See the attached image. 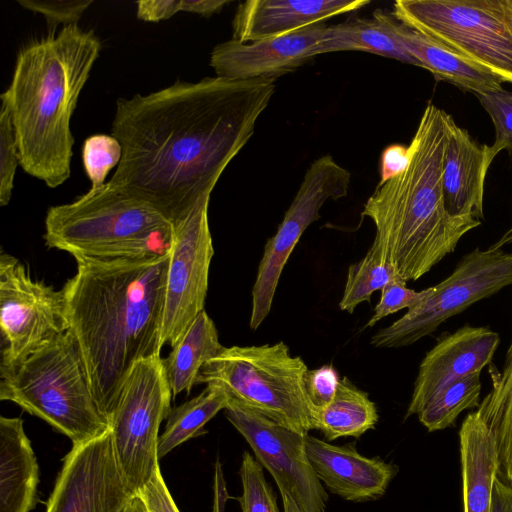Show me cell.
Listing matches in <instances>:
<instances>
[{"label": "cell", "mask_w": 512, "mask_h": 512, "mask_svg": "<svg viewBox=\"0 0 512 512\" xmlns=\"http://www.w3.org/2000/svg\"><path fill=\"white\" fill-rule=\"evenodd\" d=\"M275 88L274 79L215 76L119 98L111 135L122 158L108 182L174 224L211 195Z\"/></svg>", "instance_id": "obj_1"}, {"label": "cell", "mask_w": 512, "mask_h": 512, "mask_svg": "<svg viewBox=\"0 0 512 512\" xmlns=\"http://www.w3.org/2000/svg\"><path fill=\"white\" fill-rule=\"evenodd\" d=\"M76 262L75 275L62 288L69 326L110 426L134 365L161 356L169 253Z\"/></svg>", "instance_id": "obj_2"}, {"label": "cell", "mask_w": 512, "mask_h": 512, "mask_svg": "<svg viewBox=\"0 0 512 512\" xmlns=\"http://www.w3.org/2000/svg\"><path fill=\"white\" fill-rule=\"evenodd\" d=\"M101 47L94 31L78 24L33 39L18 51L10 85L0 95L11 114L20 166L50 188L70 176V121Z\"/></svg>", "instance_id": "obj_3"}, {"label": "cell", "mask_w": 512, "mask_h": 512, "mask_svg": "<svg viewBox=\"0 0 512 512\" xmlns=\"http://www.w3.org/2000/svg\"><path fill=\"white\" fill-rule=\"evenodd\" d=\"M450 116L433 103L426 105L408 146L407 167L378 184L361 212L376 228L369 249L405 282L424 276L481 225L473 218L452 217L444 206L442 162Z\"/></svg>", "instance_id": "obj_4"}, {"label": "cell", "mask_w": 512, "mask_h": 512, "mask_svg": "<svg viewBox=\"0 0 512 512\" xmlns=\"http://www.w3.org/2000/svg\"><path fill=\"white\" fill-rule=\"evenodd\" d=\"M174 224L157 209L106 182L45 217V244L79 260L164 256Z\"/></svg>", "instance_id": "obj_5"}, {"label": "cell", "mask_w": 512, "mask_h": 512, "mask_svg": "<svg viewBox=\"0 0 512 512\" xmlns=\"http://www.w3.org/2000/svg\"><path fill=\"white\" fill-rule=\"evenodd\" d=\"M0 399L47 422L73 443L108 432L78 342L69 329L22 361L0 366Z\"/></svg>", "instance_id": "obj_6"}, {"label": "cell", "mask_w": 512, "mask_h": 512, "mask_svg": "<svg viewBox=\"0 0 512 512\" xmlns=\"http://www.w3.org/2000/svg\"><path fill=\"white\" fill-rule=\"evenodd\" d=\"M308 368L282 341L224 347L201 368L198 384L222 386L229 397L294 431L314 429L304 377Z\"/></svg>", "instance_id": "obj_7"}, {"label": "cell", "mask_w": 512, "mask_h": 512, "mask_svg": "<svg viewBox=\"0 0 512 512\" xmlns=\"http://www.w3.org/2000/svg\"><path fill=\"white\" fill-rule=\"evenodd\" d=\"M392 15L512 84V0H397Z\"/></svg>", "instance_id": "obj_8"}, {"label": "cell", "mask_w": 512, "mask_h": 512, "mask_svg": "<svg viewBox=\"0 0 512 512\" xmlns=\"http://www.w3.org/2000/svg\"><path fill=\"white\" fill-rule=\"evenodd\" d=\"M172 399L161 356L134 365L109 426L118 466L134 495L160 468L159 429Z\"/></svg>", "instance_id": "obj_9"}, {"label": "cell", "mask_w": 512, "mask_h": 512, "mask_svg": "<svg viewBox=\"0 0 512 512\" xmlns=\"http://www.w3.org/2000/svg\"><path fill=\"white\" fill-rule=\"evenodd\" d=\"M511 285L512 254L502 249L475 248L460 259L447 278L431 286L417 306L378 330L371 344L377 348L409 346L472 304Z\"/></svg>", "instance_id": "obj_10"}, {"label": "cell", "mask_w": 512, "mask_h": 512, "mask_svg": "<svg viewBox=\"0 0 512 512\" xmlns=\"http://www.w3.org/2000/svg\"><path fill=\"white\" fill-rule=\"evenodd\" d=\"M1 363L11 366L70 329L63 290L32 278L16 257L0 255Z\"/></svg>", "instance_id": "obj_11"}, {"label": "cell", "mask_w": 512, "mask_h": 512, "mask_svg": "<svg viewBox=\"0 0 512 512\" xmlns=\"http://www.w3.org/2000/svg\"><path fill=\"white\" fill-rule=\"evenodd\" d=\"M350 172L327 154L306 170L300 187L273 237L267 240L252 288L250 328L269 315L281 273L304 231L320 217L329 200L348 195Z\"/></svg>", "instance_id": "obj_12"}, {"label": "cell", "mask_w": 512, "mask_h": 512, "mask_svg": "<svg viewBox=\"0 0 512 512\" xmlns=\"http://www.w3.org/2000/svg\"><path fill=\"white\" fill-rule=\"evenodd\" d=\"M210 196L174 223L166 274L161 343L171 348L204 311L209 270L214 255L208 222Z\"/></svg>", "instance_id": "obj_13"}, {"label": "cell", "mask_w": 512, "mask_h": 512, "mask_svg": "<svg viewBox=\"0 0 512 512\" xmlns=\"http://www.w3.org/2000/svg\"><path fill=\"white\" fill-rule=\"evenodd\" d=\"M225 415L267 469L280 493H286L303 512H326L328 494L308 459L305 433L289 429L260 412L229 399Z\"/></svg>", "instance_id": "obj_14"}, {"label": "cell", "mask_w": 512, "mask_h": 512, "mask_svg": "<svg viewBox=\"0 0 512 512\" xmlns=\"http://www.w3.org/2000/svg\"><path fill=\"white\" fill-rule=\"evenodd\" d=\"M133 495L118 466L109 430L73 445L63 460L46 512H122Z\"/></svg>", "instance_id": "obj_15"}, {"label": "cell", "mask_w": 512, "mask_h": 512, "mask_svg": "<svg viewBox=\"0 0 512 512\" xmlns=\"http://www.w3.org/2000/svg\"><path fill=\"white\" fill-rule=\"evenodd\" d=\"M327 25L320 22L293 33L252 42L235 39L216 45L210 66L217 77L251 80L276 79L295 71L312 57Z\"/></svg>", "instance_id": "obj_16"}, {"label": "cell", "mask_w": 512, "mask_h": 512, "mask_svg": "<svg viewBox=\"0 0 512 512\" xmlns=\"http://www.w3.org/2000/svg\"><path fill=\"white\" fill-rule=\"evenodd\" d=\"M500 344L499 334L488 327L465 325L438 340L422 359L406 418L417 415L450 384L491 364Z\"/></svg>", "instance_id": "obj_17"}, {"label": "cell", "mask_w": 512, "mask_h": 512, "mask_svg": "<svg viewBox=\"0 0 512 512\" xmlns=\"http://www.w3.org/2000/svg\"><path fill=\"white\" fill-rule=\"evenodd\" d=\"M497 155L449 118L442 162V194L452 217L483 220L484 183Z\"/></svg>", "instance_id": "obj_18"}, {"label": "cell", "mask_w": 512, "mask_h": 512, "mask_svg": "<svg viewBox=\"0 0 512 512\" xmlns=\"http://www.w3.org/2000/svg\"><path fill=\"white\" fill-rule=\"evenodd\" d=\"M305 446L319 480L332 493L348 501L381 497L396 474L395 466L361 455L354 444L336 446L307 434Z\"/></svg>", "instance_id": "obj_19"}, {"label": "cell", "mask_w": 512, "mask_h": 512, "mask_svg": "<svg viewBox=\"0 0 512 512\" xmlns=\"http://www.w3.org/2000/svg\"><path fill=\"white\" fill-rule=\"evenodd\" d=\"M368 4L369 0H247L236 9L233 39L252 42L287 35Z\"/></svg>", "instance_id": "obj_20"}, {"label": "cell", "mask_w": 512, "mask_h": 512, "mask_svg": "<svg viewBox=\"0 0 512 512\" xmlns=\"http://www.w3.org/2000/svg\"><path fill=\"white\" fill-rule=\"evenodd\" d=\"M39 466L19 417H0V512L35 507Z\"/></svg>", "instance_id": "obj_21"}, {"label": "cell", "mask_w": 512, "mask_h": 512, "mask_svg": "<svg viewBox=\"0 0 512 512\" xmlns=\"http://www.w3.org/2000/svg\"><path fill=\"white\" fill-rule=\"evenodd\" d=\"M390 26L406 50L435 79L448 82L476 96L503 89V81L491 71L455 53L390 15Z\"/></svg>", "instance_id": "obj_22"}, {"label": "cell", "mask_w": 512, "mask_h": 512, "mask_svg": "<svg viewBox=\"0 0 512 512\" xmlns=\"http://www.w3.org/2000/svg\"><path fill=\"white\" fill-rule=\"evenodd\" d=\"M463 512H491L493 488L499 477L496 443L476 411L459 430Z\"/></svg>", "instance_id": "obj_23"}, {"label": "cell", "mask_w": 512, "mask_h": 512, "mask_svg": "<svg viewBox=\"0 0 512 512\" xmlns=\"http://www.w3.org/2000/svg\"><path fill=\"white\" fill-rule=\"evenodd\" d=\"M390 13L375 10L372 18H354L327 26L316 55L336 51H364L421 67L395 36Z\"/></svg>", "instance_id": "obj_24"}, {"label": "cell", "mask_w": 512, "mask_h": 512, "mask_svg": "<svg viewBox=\"0 0 512 512\" xmlns=\"http://www.w3.org/2000/svg\"><path fill=\"white\" fill-rule=\"evenodd\" d=\"M223 348L218 331L206 311H202L187 327L168 357L162 358L172 397L190 393L203 365Z\"/></svg>", "instance_id": "obj_25"}, {"label": "cell", "mask_w": 512, "mask_h": 512, "mask_svg": "<svg viewBox=\"0 0 512 512\" xmlns=\"http://www.w3.org/2000/svg\"><path fill=\"white\" fill-rule=\"evenodd\" d=\"M492 388L476 410L494 437L499 478L512 485V340L502 371L489 365Z\"/></svg>", "instance_id": "obj_26"}, {"label": "cell", "mask_w": 512, "mask_h": 512, "mask_svg": "<svg viewBox=\"0 0 512 512\" xmlns=\"http://www.w3.org/2000/svg\"><path fill=\"white\" fill-rule=\"evenodd\" d=\"M378 421L376 405L366 392L342 377L332 401L313 420L327 441L340 437H360L375 427Z\"/></svg>", "instance_id": "obj_27"}, {"label": "cell", "mask_w": 512, "mask_h": 512, "mask_svg": "<svg viewBox=\"0 0 512 512\" xmlns=\"http://www.w3.org/2000/svg\"><path fill=\"white\" fill-rule=\"evenodd\" d=\"M225 389L214 383L197 396L172 408L159 436L158 457L163 458L180 444L205 433L204 426L229 402Z\"/></svg>", "instance_id": "obj_28"}, {"label": "cell", "mask_w": 512, "mask_h": 512, "mask_svg": "<svg viewBox=\"0 0 512 512\" xmlns=\"http://www.w3.org/2000/svg\"><path fill=\"white\" fill-rule=\"evenodd\" d=\"M481 386V373L468 375L439 392L416 416L429 432L450 427L461 412L478 408Z\"/></svg>", "instance_id": "obj_29"}, {"label": "cell", "mask_w": 512, "mask_h": 512, "mask_svg": "<svg viewBox=\"0 0 512 512\" xmlns=\"http://www.w3.org/2000/svg\"><path fill=\"white\" fill-rule=\"evenodd\" d=\"M396 277L399 276L394 268L369 249L361 260L349 266L340 310L352 314L360 303L370 302L375 291Z\"/></svg>", "instance_id": "obj_30"}, {"label": "cell", "mask_w": 512, "mask_h": 512, "mask_svg": "<svg viewBox=\"0 0 512 512\" xmlns=\"http://www.w3.org/2000/svg\"><path fill=\"white\" fill-rule=\"evenodd\" d=\"M239 475L241 512H280L274 491L265 479L263 466L248 451L243 453Z\"/></svg>", "instance_id": "obj_31"}, {"label": "cell", "mask_w": 512, "mask_h": 512, "mask_svg": "<svg viewBox=\"0 0 512 512\" xmlns=\"http://www.w3.org/2000/svg\"><path fill=\"white\" fill-rule=\"evenodd\" d=\"M121 158L122 146L113 135L94 134L86 138L82 148V161L91 181V188L103 186L108 173L118 166Z\"/></svg>", "instance_id": "obj_32"}, {"label": "cell", "mask_w": 512, "mask_h": 512, "mask_svg": "<svg viewBox=\"0 0 512 512\" xmlns=\"http://www.w3.org/2000/svg\"><path fill=\"white\" fill-rule=\"evenodd\" d=\"M20 164L19 150L7 105L1 101L0 108V205L9 204L16 169Z\"/></svg>", "instance_id": "obj_33"}, {"label": "cell", "mask_w": 512, "mask_h": 512, "mask_svg": "<svg viewBox=\"0 0 512 512\" xmlns=\"http://www.w3.org/2000/svg\"><path fill=\"white\" fill-rule=\"evenodd\" d=\"M477 97L494 125L495 140L491 145L493 152L498 155L506 150L512 158V92L503 88Z\"/></svg>", "instance_id": "obj_34"}, {"label": "cell", "mask_w": 512, "mask_h": 512, "mask_svg": "<svg viewBox=\"0 0 512 512\" xmlns=\"http://www.w3.org/2000/svg\"><path fill=\"white\" fill-rule=\"evenodd\" d=\"M430 292V287L415 291L406 286L400 277L389 281L381 289V297L369 319L367 327H373L378 321L402 309L408 310L417 306Z\"/></svg>", "instance_id": "obj_35"}, {"label": "cell", "mask_w": 512, "mask_h": 512, "mask_svg": "<svg viewBox=\"0 0 512 512\" xmlns=\"http://www.w3.org/2000/svg\"><path fill=\"white\" fill-rule=\"evenodd\" d=\"M17 3L26 10L43 15L50 31H53L60 24L63 27L78 24L83 13L93 4V1L17 0Z\"/></svg>", "instance_id": "obj_36"}, {"label": "cell", "mask_w": 512, "mask_h": 512, "mask_svg": "<svg viewBox=\"0 0 512 512\" xmlns=\"http://www.w3.org/2000/svg\"><path fill=\"white\" fill-rule=\"evenodd\" d=\"M339 381V374L331 364L307 370L304 387L313 420L332 401Z\"/></svg>", "instance_id": "obj_37"}, {"label": "cell", "mask_w": 512, "mask_h": 512, "mask_svg": "<svg viewBox=\"0 0 512 512\" xmlns=\"http://www.w3.org/2000/svg\"><path fill=\"white\" fill-rule=\"evenodd\" d=\"M139 494L149 512H180L167 488L160 468Z\"/></svg>", "instance_id": "obj_38"}, {"label": "cell", "mask_w": 512, "mask_h": 512, "mask_svg": "<svg viewBox=\"0 0 512 512\" xmlns=\"http://www.w3.org/2000/svg\"><path fill=\"white\" fill-rule=\"evenodd\" d=\"M410 160L408 146L393 144L386 147L381 155L380 181L382 184L400 174L407 167Z\"/></svg>", "instance_id": "obj_39"}, {"label": "cell", "mask_w": 512, "mask_h": 512, "mask_svg": "<svg viewBox=\"0 0 512 512\" xmlns=\"http://www.w3.org/2000/svg\"><path fill=\"white\" fill-rule=\"evenodd\" d=\"M136 5L137 18L147 22L166 20L181 11V0H142Z\"/></svg>", "instance_id": "obj_40"}, {"label": "cell", "mask_w": 512, "mask_h": 512, "mask_svg": "<svg viewBox=\"0 0 512 512\" xmlns=\"http://www.w3.org/2000/svg\"><path fill=\"white\" fill-rule=\"evenodd\" d=\"M228 498L222 464L217 459L214 465L212 512H225Z\"/></svg>", "instance_id": "obj_41"}, {"label": "cell", "mask_w": 512, "mask_h": 512, "mask_svg": "<svg viewBox=\"0 0 512 512\" xmlns=\"http://www.w3.org/2000/svg\"><path fill=\"white\" fill-rule=\"evenodd\" d=\"M229 2L227 0H181V11L210 17Z\"/></svg>", "instance_id": "obj_42"}, {"label": "cell", "mask_w": 512, "mask_h": 512, "mask_svg": "<svg viewBox=\"0 0 512 512\" xmlns=\"http://www.w3.org/2000/svg\"><path fill=\"white\" fill-rule=\"evenodd\" d=\"M491 512H512V485L499 477L493 488Z\"/></svg>", "instance_id": "obj_43"}, {"label": "cell", "mask_w": 512, "mask_h": 512, "mask_svg": "<svg viewBox=\"0 0 512 512\" xmlns=\"http://www.w3.org/2000/svg\"><path fill=\"white\" fill-rule=\"evenodd\" d=\"M122 512H149L140 494L133 495Z\"/></svg>", "instance_id": "obj_44"}, {"label": "cell", "mask_w": 512, "mask_h": 512, "mask_svg": "<svg viewBox=\"0 0 512 512\" xmlns=\"http://www.w3.org/2000/svg\"><path fill=\"white\" fill-rule=\"evenodd\" d=\"M284 512H303L298 504L286 493H280Z\"/></svg>", "instance_id": "obj_45"}, {"label": "cell", "mask_w": 512, "mask_h": 512, "mask_svg": "<svg viewBox=\"0 0 512 512\" xmlns=\"http://www.w3.org/2000/svg\"><path fill=\"white\" fill-rule=\"evenodd\" d=\"M512 243V224L511 226L502 234V236L489 248L491 249H502L503 246Z\"/></svg>", "instance_id": "obj_46"}]
</instances>
